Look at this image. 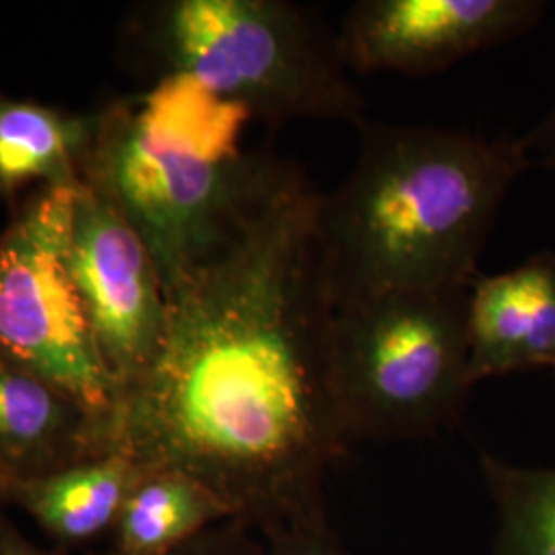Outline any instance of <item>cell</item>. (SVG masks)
Here are the masks:
<instances>
[{
    "mask_svg": "<svg viewBox=\"0 0 555 555\" xmlns=\"http://www.w3.org/2000/svg\"><path fill=\"white\" fill-rule=\"evenodd\" d=\"M68 270L103 362L124 396L157 354L167 293L139 231L87 183L75 204Z\"/></svg>",
    "mask_w": 555,
    "mask_h": 555,
    "instance_id": "obj_7",
    "label": "cell"
},
{
    "mask_svg": "<svg viewBox=\"0 0 555 555\" xmlns=\"http://www.w3.org/2000/svg\"><path fill=\"white\" fill-rule=\"evenodd\" d=\"M318 199L288 163L237 235L165 288L157 354L112 420V453L198 481L261 537L325 515V476L354 444L330 373Z\"/></svg>",
    "mask_w": 555,
    "mask_h": 555,
    "instance_id": "obj_1",
    "label": "cell"
},
{
    "mask_svg": "<svg viewBox=\"0 0 555 555\" xmlns=\"http://www.w3.org/2000/svg\"><path fill=\"white\" fill-rule=\"evenodd\" d=\"M496 506L494 555H555V467H518L479 459Z\"/></svg>",
    "mask_w": 555,
    "mask_h": 555,
    "instance_id": "obj_14",
    "label": "cell"
},
{
    "mask_svg": "<svg viewBox=\"0 0 555 555\" xmlns=\"http://www.w3.org/2000/svg\"><path fill=\"white\" fill-rule=\"evenodd\" d=\"M80 188H41L0 235V362L73 397L112 435L121 393L68 270Z\"/></svg>",
    "mask_w": 555,
    "mask_h": 555,
    "instance_id": "obj_6",
    "label": "cell"
},
{
    "mask_svg": "<svg viewBox=\"0 0 555 555\" xmlns=\"http://www.w3.org/2000/svg\"><path fill=\"white\" fill-rule=\"evenodd\" d=\"M105 455L107 424L50 383L0 362V490Z\"/></svg>",
    "mask_w": 555,
    "mask_h": 555,
    "instance_id": "obj_10",
    "label": "cell"
},
{
    "mask_svg": "<svg viewBox=\"0 0 555 555\" xmlns=\"http://www.w3.org/2000/svg\"><path fill=\"white\" fill-rule=\"evenodd\" d=\"M358 159L319 192V274L332 309L393 291L472 284L502 202L533 167L522 139L364 119Z\"/></svg>",
    "mask_w": 555,
    "mask_h": 555,
    "instance_id": "obj_2",
    "label": "cell"
},
{
    "mask_svg": "<svg viewBox=\"0 0 555 555\" xmlns=\"http://www.w3.org/2000/svg\"><path fill=\"white\" fill-rule=\"evenodd\" d=\"M554 371H555V366H554Z\"/></svg>",
    "mask_w": 555,
    "mask_h": 555,
    "instance_id": "obj_20",
    "label": "cell"
},
{
    "mask_svg": "<svg viewBox=\"0 0 555 555\" xmlns=\"http://www.w3.org/2000/svg\"><path fill=\"white\" fill-rule=\"evenodd\" d=\"M233 518L198 481L171 472H142L112 531L107 555H160L208 527Z\"/></svg>",
    "mask_w": 555,
    "mask_h": 555,
    "instance_id": "obj_13",
    "label": "cell"
},
{
    "mask_svg": "<svg viewBox=\"0 0 555 555\" xmlns=\"http://www.w3.org/2000/svg\"><path fill=\"white\" fill-rule=\"evenodd\" d=\"M4 506H7V500H4V496H2V490H0V520H2V518H7V515H4Z\"/></svg>",
    "mask_w": 555,
    "mask_h": 555,
    "instance_id": "obj_19",
    "label": "cell"
},
{
    "mask_svg": "<svg viewBox=\"0 0 555 555\" xmlns=\"http://www.w3.org/2000/svg\"><path fill=\"white\" fill-rule=\"evenodd\" d=\"M0 555H66L64 552H50L27 539L25 533L9 520H0Z\"/></svg>",
    "mask_w": 555,
    "mask_h": 555,
    "instance_id": "obj_18",
    "label": "cell"
},
{
    "mask_svg": "<svg viewBox=\"0 0 555 555\" xmlns=\"http://www.w3.org/2000/svg\"><path fill=\"white\" fill-rule=\"evenodd\" d=\"M541 0H360L336 31L350 73L426 77L533 29Z\"/></svg>",
    "mask_w": 555,
    "mask_h": 555,
    "instance_id": "obj_8",
    "label": "cell"
},
{
    "mask_svg": "<svg viewBox=\"0 0 555 555\" xmlns=\"http://www.w3.org/2000/svg\"><path fill=\"white\" fill-rule=\"evenodd\" d=\"M266 555H350L334 535L327 516L297 522L263 537Z\"/></svg>",
    "mask_w": 555,
    "mask_h": 555,
    "instance_id": "obj_16",
    "label": "cell"
},
{
    "mask_svg": "<svg viewBox=\"0 0 555 555\" xmlns=\"http://www.w3.org/2000/svg\"><path fill=\"white\" fill-rule=\"evenodd\" d=\"M258 531L238 518H227L176 550L160 555H266Z\"/></svg>",
    "mask_w": 555,
    "mask_h": 555,
    "instance_id": "obj_15",
    "label": "cell"
},
{
    "mask_svg": "<svg viewBox=\"0 0 555 555\" xmlns=\"http://www.w3.org/2000/svg\"><path fill=\"white\" fill-rule=\"evenodd\" d=\"M153 43L163 77L196 80L266 124L366 119L336 34L295 2L171 0L155 11Z\"/></svg>",
    "mask_w": 555,
    "mask_h": 555,
    "instance_id": "obj_4",
    "label": "cell"
},
{
    "mask_svg": "<svg viewBox=\"0 0 555 555\" xmlns=\"http://www.w3.org/2000/svg\"><path fill=\"white\" fill-rule=\"evenodd\" d=\"M525 144L529 149V157L533 167H545L555 173V101L550 114L537 126L531 134L525 137Z\"/></svg>",
    "mask_w": 555,
    "mask_h": 555,
    "instance_id": "obj_17",
    "label": "cell"
},
{
    "mask_svg": "<svg viewBox=\"0 0 555 555\" xmlns=\"http://www.w3.org/2000/svg\"><path fill=\"white\" fill-rule=\"evenodd\" d=\"M469 288L393 291L334 309L330 373L352 442L428 437L455 416L472 389Z\"/></svg>",
    "mask_w": 555,
    "mask_h": 555,
    "instance_id": "obj_5",
    "label": "cell"
},
{
    "mask_svg": "<svg viewBox=\"0 0 555 555\" xmlns=\"http://www.w3.org/2000/svg\"><path fill=\"white\" fill-rule=\"evenodd\" d=\"M140 474L130 459L112 453L52 476L9 483L2 496L62 547H77L114 531Z\"/></svg>",
    "mask_w": 555,
    "mask_h": 555,
    "instance_id": "obj_11",
    "label": "cell"
},
{
    "mask_svg": "<svg viewBox=\"0 0 555 555\" xmlns=\"http://www.w3.org/2000/svg\"><path fill=\"white\" fill-rule=\"evenodd\" d=\"M472 387L539 366H555V254L472 282L467 300Z\"/></svg>",
    "mask_w": 555,
    "mask_h": 555,
    "instance_id": "obj_9",
    "label": "cell"
},
{
    "mask_svg": "<svg viewBox=\"0 0 555 555\" xmlns=\"http://www.w3.org/2000/svg\"><path fill=\"white\" fill-rule=\"evenodd\" d=\"M91 132L93 118L0 98V196L11 198L29 183L80 185Z\"/></svg>",
    "mask_w": 555,
    "mask_h": 555,
    "instance_id": "obj_12",
    "label": "cell"
},
{
    "mask_svg": "<svg viewBox=\"0 0 555 555\" xmlns=\"http://www.w3.org/2000/svg\"><path fill=\"white\" fill-rule=\"evenodd\" d=\"M251 119L179 75L93 116L82 183L139 231L165 288L217 256L288 167L243 149Z\"/></svg>",
    "mask_w": 555,
    "mask_h": 555,
    "instance_id": "obj_3",
    "label": "cell"
}]
</instances>
